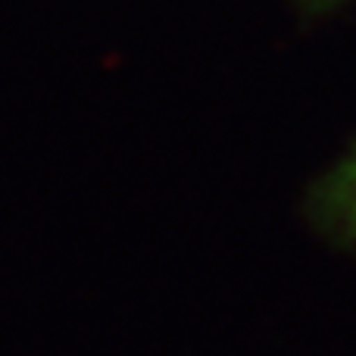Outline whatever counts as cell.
<instances>
[{
	"mask_svg": "<svg viewBox=\"0 0 356 356\" xmlns=\"http://www.w3.org/2000/svg\"><path fill=\"white\" fill-rule=\"evenodd\" d=\"M313 213L332 238L356 244V147L322 178L313 194Z\"/></svg>",
	"mask_w": 356,
	"mask_h": 356,
	"instance_id": "obj_1",
	"label": "cell"
},
{
	"mask_svg": "<svg viewBox=\"0 0 356 356\" xmlns=\"http://www.w3.org/2000/svg\"><path fill=\"white\" fill-rule=\"evenodd\" d=\"M309 6H328V3H338V0H307Z\"/></svg>",
	"mask_w": 356,
	"mask_h": 356,
	"instance_id": "obj_2",
	"label": "cell"
}]
</instances>
